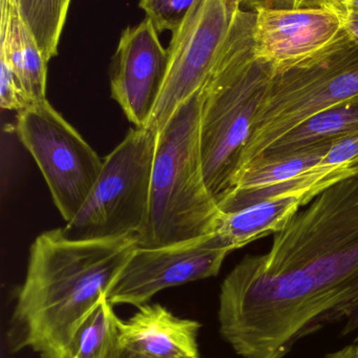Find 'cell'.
I'll return each instance as SVG.
<instances>
[{
	"mask_svg": "<svg viewBox=\"0 0 358 358\" xmlns=\"http://www.w3.org/2000/svg\"><path fill=\"white\" fill-rule=\"evenodd\" d=\"M137 248V236L73 240L62 229L40 234L29 248L8 332L13 350L69 358L76 332L105 299Z\"/></svg>",
	"mask_w": 358,
	"mask_h": 358,
	"instance_id": "2",
	"label": "cell"
},
{
	"mask_svg": "<svg viewBox=\"0 0 358 358\" xmlns=\"http://www.w3.org/2000/svg\"><path fill=\"white\" fill-rule=\"evenodd\" d=\"M340 14L344 20V29L358 43V15L351 12H343Z\"/></svg>",
	"mask_w": 358,
	"mask_h": 358,
	"instance_id": "22",
	"label": "cell"
},
{
	"mask_svg": "<svg viewBox=\"0 0 358 358\" xmlns=\"http://www.w3.org/2000/svg\"><path fill=\"white\" fill-rule=\"evenodd\" d=\"M202 325L182 319L160 304H146L120 326V346L149 358H202L198 336Z\"/></svg>",
	"mask_w": 358,
	"mask_h": 358,
	"instance_id": "13",
	"label": "cell"
},
{
	"mask_svg": "<svg viewBox=\"0 0 358 358\" xmlns=\"http://www.w3.org/2000/svg\"><path fill=\"white\" fill-rule=\"evenodd\" d=\"M117 358H149L143 357V355H137V353L130 352V351L126 350V349H120L119 353H118Z\"/></svg>",
	"mask_w": 358,
	"mask_h": 358,
	"instance_id": "24",
	"label": "cell"
},
{
	"mask_svg": "<svg viewBox=\"0 0 358 358\" xmlns=\"http://www.w3.org/2000/svg\"><path fill=\"white\" fill-rule=\"evenodd\" d=\"M239 8V0H200L172 33L165 81L146 128L159 134L177 109L201 90Z\"/></svg>",
	"mask_w": 358,
	"mask_h": 358,
	"instance_id": "8",
	"label": "cell"
},
{
	"mask_svg": "<svg viewBox=\"0 0 358 358\" xmlns=\"http://www.w3.org/2000/svg\"><path fill=\"white\" fill-rule=\"evenodd\" d=\"M199 94L158 134L149 216L138 248H160L216 233L220 208L208 191L200 152Z\"/></svg>",
	"mask_w": 358,
	"mask_h": 358,
	"instance_id": "4",
	"label": "cell"
},
{
	"mask_svg": "<svg viewBox=\"0 0 358 358\" xmlns=\"http://www.w3.org/2000/svg\"><path fill=\"white\" fill-rule=\"evenodd\" d=\"M0 2V58L12 69L29 108L46 101L48 61L21 17L16 1Z\"/></svg>",
	"mask_w": 358,
	"mask_h": 358,
	"instance_id": "14",
	"label": "cell"
},
{
	"mask_svg": "<svg viewBox=\"0 0 358 358\" xmlns=\"http://www.w3.org/2000/svg\"><path fill=\"white\" fill-rule=\"evenodd\" d=\"M256 13L239 8L199 94L204 178L218 206L235 187L256 109L275 71L254 50Z\"/></svg>",
	"mask_w": 358,
	"mask_h": 358,
	"instance_id": "3",
	"label": "cell"
},
{
	"mask_svg": "<svg viewBox=\"0 0 358 358\" xmlns=\"http://www.w3.org/2000/svg\"><path fill=\"white\" fill-rule=\"evenodd\" d=\"M46 60L58 54L71 0H15Z\"/></svg>",
	"mask_w": 358,
	"mask_h": 358,
	"instance_id": "18",
	"label": "cell"
},
{
	"mask_svg": "<svg viewBox=\"0 0 358 358\" xmlns=\"http://www.w3.org/2000/svg\"><path fill=\"white\" fill-rule=\"evenodd\" d=\"M200 0H141L140 8L146 13L159 33H174L186 20Z\"/></svg>",
	"mask_w": 358,
	"mask_h": 358,
	"instance_id": "19",
	"label": "cell"
},
{
	"mask_svg": "<svg viewBox=\"0 0 358 358\" xmlns=\"http://www.w3.org/2000/svg\"><path fill=\"white\" fill-rule=\"evenodd\" d=\"M158 134L134 127L103 159V167L77 216L62 227L73 240L138 236L146 223Z\"/></svg>",
	"mask_w": 358,
	"mask_h": 358,
	"instance_id": "6",
	"label": "cell"
},
{
	"mask_svg": "<svg viewBox=\"0 0 358 358\" xmlns=\"http://www.w3.org/2000/svg\"><path fill=\"white\" fill-rule=\"evenodd\" d=\"M121 322L113 305L103 299L76 332L69 358H117Z\"/></svg>",
	"mask_w": 358,
	"mask_h": 358,
	"instance_id": "17",
	"label": "cell"
},
{
	"mask_svg": "<svg viewBox=\"0 0 358 358\" xmlns=\"http://www.w3.org/2000/svg\"><path fill=\"white\" fill-rule=\"evenodd\" d=\"M357 94L358 43L343 29L327 48L273 73L256 109L237 181L284 134Z\"/></svg>",
	"mask_w": 358,
	"mask_h": 358,
	"instance_id": "5",
	"label": "cell"
},
{
	"mask_svg": "<svg viewBox=\"0 0 358 358\" xmlns=\"http://www.w3.org/2000/svg\"><path fill=\"white\" fill-rule=\"evenodd\" d=\"M219 329L243 358H284L328 324L358 332V174L298 210L221 286Z\"/></svg>",
	"mask_w": 358,
	"mask_h": 358,
	"instance_id": "1",
	"label": "cell"
},
{
	"mask_svg": "<svg viewBox=\"0 0 358 358\" xmlns=\"http://www.w3.org/2000/svg\"><path fill=\"white\" fill-rule=\"evenodd\" d=\"M301 206H304L302 198L280 196L233 212H220L214 234L231 252L256 240L279 233Z\"/></svg>",
	"mask_w": 358,
	"mask_h": 358,
	"instance_id": "16",
	"label": "cell"
},
{
	"mask_svg": "<svg viewBox=\"0 0 358 358\" xmlns=\"http://www.w3.org/2000/svg\"><path fill=\"white\" fill-rule=\"evenodd\" d=\"M321 0H303V8H317Z\"/></svg>",
	"mask_w": 358,
	"mask_h": 358,
	"instance_id": "25",
	"label": "cell"
},
{
	"mask_svg": "<svg viewBox=\"0 0 358 358\" xmlns=\"http://www.w3.org/2000/svg\"><path fill=\"white\" fill-rule=\"evenodd\" d=\"M256 13L254 50L275 73L327 48L344 29L342 15L327 6Z\"/></svg>",
	"mask_w": 358,
	"mask_h": 358,
	"instance_id": "11",
	"label": "cell"
},
{
	"mask_svg": "<svg viewBox=\"0 0 358 358\" xmlns=\"http://www.w3.org/2000/svg\"><path fill=\"white\" fill-rule=\"evenodd\" d=\"M167 67L168 50L149 17L123 31L111 63V92L134 127L149 125Z\"/></svg>",
	"mask_w": 358,
	"mask_h": 358,
	"instance_id": "10",
	"label": "cell"
},
{
	"mask_svg": "<svg viewBox=\"0 0 358 358\" xmlns=\"http://www.w3.org/2000/svg\"><path fill=\"white\" fill-rule=\"evenodd\" d=\"M229 252L216 234L160 248L137 246L105 299L113 306L139 308L167 288L216 277Z\"/></svg>",
	"mask_w": 358,
	"mask_h": 358,
	"instance_id": "9",
	"label": "cell"
},
{
	"mask_svg": "<svg viewBox=\"0 0 358 358\" xmlns=\"http://www.w3.org/2000/svg\"><path fill=\"white\" fill-rule=\"evenodd\" d=\"M325 358H358L353 345L340 349L336 352L329 353Z\"/></svg>",
	"mask_w": 358,
	"mask_h": 358,
	"instance_id": "23",
	"label": "cell"
},
{
	"mask_svg": "<svg viewBox=\"0 0 358 358\" xmlns=\"http://www.w3.org/2000/svg\"><path fill=\"white\" fill-rule=\"evenodd\" d=\"M241 8L246 10H294L303 8V0H240Z\"/></svg>",
	"mask_w": 358,
	"mask_h": 358,
	"instance_id": "20",
	"label": "cell"
},
{
	"mask_svg": "<svg viewBox=\"0 0 358 358\" xmlns=\"http://www.w3.org/2000/svg\"><path fill=\"white\" fill-rule=\"evenodd\" d=\"M319 6H327L336 12H351L358 15V0H321Z\"/></svg>",
	"mask_w": 358,
	"mask_h": 358,
	"instance_id": "21",
	"label": "cell"
},
{
	"mask_svg": "<svg viewBox=\"0 0 358 358\" xmlns=\"http://www.w3.org/2000/svg\"><path fill=\"white\" fill-rule=\"evenodd\" d=\"M353 347H354L355 352H357L358 357V338L357 341H355L354 344H353Z\"/></svg>",
	"mask_w": 358,
	"mask_h": 358,
	"instance_id": "26",
	"label": "cell"
},
{
	"mask_svg": "<svg viewBox=\"0 0 358 358\" xmlns=\"http://www.w3.org/2000/svg\"><path fill=\"white\" fill-rule=\"evenodd\" d=\"M15 130L61 216L71 222L100 176L102 159L48 100L19 111Z\"/></svg>",
	"mask_w": 358,
	"mask_h": 358,
	"instance_id": "7",
	"label": "cell"
},
{
	"mask_svg": "<svg viewBox=\"0 0 358 358\" xmlns=\"http://www.w3.org/2000/svg\"><path fill=\"white\" fill-rule=\"evenodd\" d=\"M329 148L323 147L249 168L241 174L235 189L219 208L221 212H233L280 196H298L304 206H308L319 194L334 185L319 166Z\"/></svg>",
	"mask_w": 358,
	"mask_h": 358,
	"instance_id": "12",
	"label": "cell"
},
{
	"mask_svg": "<svg viewBox=\"0 0 358 358\" xmlns=\"http://www.w3.org/2000/svg\"><path fill=\"white\" fill-rule=\"evenodd\" d=\"M355 134H358V94L313 115L284 134L252 167L331 147L338 141Z\"/></svg>",
	"mask_w": 358,
	"mask_h": 358,
	"instance_id": "15",
	"label": "cell"
}]
</instances>
